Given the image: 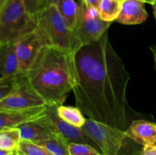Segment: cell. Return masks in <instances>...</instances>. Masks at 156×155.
<instances>
[{"mask_svg": "<svg viewBox=\"0 0 156 155\" xmlns=\"http://www.w3.org/2000/svg\"><path fill=\"white\" fill-rule=\"evenodd\" d=\"M74 62L76 105L88 119L126 132L133 121L147 118L128 102L131 76L114 50L108 30L97 42L82 46Z\"/></svg>", "mask_w": 156, "mask_h": 155, "instance_id": "cell-1", "label": "cell"}, {"mask_svg": "<svg viewBox=\"0 0 156 155\" xmlns=\"http://www.w3.org/2000/svg\"><path fill=\"white\" fill-rule=\"evenodd\" d=\"M75 53L48 46L25 73L27 83L47 104H63L76 84Z\"/></svg>", "mask_w": 156, "mask_h": 155, "instance_id": "cell-2", "label": "cell"}, {"mask_svg": "<svg viewBox=\"0 0 156 155\" xmlns=\"http://www.w3.org/2000/svg\"><path fill=\"white\" fill-rule=\"evenodd\" d=\"M106 155H142L143 146L133 139L126 132L117 128L86 119L82 127Z\"/></svg>", "mask_w": 156, "mask_h": 155, "instance_id": "cell-3", "label": "cell"}, {"mask_svg": "<svg viewBox=\"0 0 156 155\" xmlns=\"http://www.w3.org/2000/svg\"><path fill=\"white\" fill-rule=\"evenodd\" d=\"M38 28L43 32L50 46L68 53H76L82 47L74 30L56 6L47 5L37 16Z\"/></svg>", "mask_w": 156, "mask_h": 155, "instance_id": "cell-4", "label": "cell"}, {"mask_svg": "<svg viewBox=\"0 0 156 155\" xmlns=\"http://www.w3.org/2000/svg\"><path fill=\"white\" fill-rule=\"evenodd\" d=\"M37 28V18L26 11L22 0L0 2V45L17 42Z\"/></svg>", "mask_w": 156, "mask_h": 155, "instance_id": "cell-5", "label": "cell"}, {"mask_svg": "<svg viewBox=\"0 0 156 155\" xmlns=\"http://www.w3.org/2000/svg\"><path fill=\"white\" fill-rule=\"evenodd\" d=\"M79 10L73 28L82 46L98 41L105 32L109 30L111 22L101 18L98 10L90 8L82 0H79Z\"/></svg>", "mask_w": 156, "mask_h": 155, "instance_id": "cell-6", "label": "cell"}, {"mask_svg": "<svg viewBox=\"0 0 156 155\" xmlns=\"http://www.w3.org/2000/svg\"><path fill=\"white\" fill-rule=\"evenodd\" d=\"M57 106L58 105L47 104L45 114L35 122L51 133L63 138L69 144L79 143L88 144L101 151L98 144L84 132L82 128L69 124L58 115Z\"/></svg>", "mask_w": 156, "mask_h": 155, "instance_id": "cell-7", "label": "cell"}, {"mask_svg": "<svg viewBox=\"0 0 156 155\" xmlns=\"http://www.w3.org/2000/svg\"><path fill=\"white\" fill-rule=\"evenodd\" d=\"M15 45L20 70L21 73L25 74L36 62L44 49L50 46V43L45 35L37 28L18 40L15 42Z\"/></svg>", "mask_w": 156, "mask_h": 155, "instance_id": "cell-8", "label": "cell"}, {"mask_svg": "<svg viewBox=\"0 0 156 155\" xmlns=\"http://www.w3.org/2000/svg\"><path fill=\"white\" fill-rule=\"evenodd\" d=\"M47 103L27 83L25 74L15 91L0 100V110H15L46 106Z\"/></svg>", "mask_w": 156, "mask_h": 155, "instance_id": "cell-9", "label": "cell"}, {"mask_svg": "<svg viewBox=\"0 0 156 155\" xmlns=\"http://www.w3.org/2000/svg\"><path fill=\"white\" fill-rule=\"evenodd\" d=\"M47 105L39 107L15 110H0V130L18 128L25 123L34 122L45 114Z\"/></svg>", "mask_w": 156, "mask_h": 155, "instance_id": "cell-10", "label": "cell"}, {"mask_svg": "<svg viewBox=\"0 0 156 155\" xmlns=\"http://www.w3.org/2000/svg\"><path fill=\"white\" fill-rule=\"evenodd\" d=\"M141 0H122L120 12L116 22L125 25H136L145 22L149 17Z\"/></svg>", "mask_w": 156, "mask_h": 155, "instance_id": "cell-11", "label": "cell"}, {"mask_svg": "<svg viewBox=\"0 0 156 155\" xmlns=\"http://www.w3.org/2000/svg\"><path fill=\"white\" fill-rule=\"evenodd\" d=\"M23 73L20 70L15 43L0 45V79L10 78Z\"/></svg>", "mask_w": 156, "mask_h": 155, "instance_id": "cell-12", "label": "cell"}, {"mask_svg": "<svg viewBox=\"0 0 156 155\" xmlns=\"http://www.w3.org/2000/svg\"><path fill=\"white\" fill-rule=\"evenodd\" d=\"M126 132L143 146L156 144V123L147 119H139L133 121Z\"/></svg>", "mask_w": 156, "mask_h": 155, "instance_id": "cell-13", "label": "cell"}, {"mask_svg": "<svg viewBox=\"0 0 156 155\" xmlns=\"http://www.w3.org/2000/svg\"><path fill=\"white\" fill-rule=\"evenodd\" d=\"M18 128H19L21 131V139L34 143L47 139L55 135L35 121L25 123Z\"/></svg>", "mask_w": 156, "mask_h": 155, "instance_id": "cell-14", "label": "cell"}, {"mask_svg": "<svg viewBox=\"0 0 156 155\" xmlns=\"http://www.w3.org/2000/svg\"><path fill=\"white\" fill-rule=\"evenodd\" d=\"M47 5L56 6L70 27L74 28L79 10V4L75 0H47Z\"/></svg>", "mask_w": 156, "mask_h": 155, "instance_id": "cell-15", "label": "cell"}, {"mask_svg": "<svg viewBox=\"0 0 156 155\" xmlns=\"http://www.w3.org/2000/svg\"><path fill=\"white\" fill-rule=\"evenodd\" d=\"M57 113L64 121L78 128H82L86 122L84 113L77 106L60 105L57 106Z\"/></svg>", "mask_w": 156, "mask_h": 155, "instance_id": "cell-16", "label": "cell"}, {"mask_svg": "<svg viewBox=\"0 0 156 155\" xmlns=\"http://www.w3.org/2000/svg\"><path fill=\"white\" fill-rule=\"evenodd\" d=\"M21 141L19 128H8L0 130V149L16 151Z\"/></svg>", "mask_w": 156, "mask_h": 155, "instance_id": "cell-17", "label": "cell"}, {"mask_svg": "<svg viewBox=\"0 0 156 155\" xmlns=\"http://www.w3.org/2000/svg\"><path fill=\"white\" fill-rule=\"evenodd\" d=\"M122 0H102L98 9L99 15L103 21L112 23L118 18Z\"/></svg>", "mask_w": 156, "mask_h": 155, "instance_id": "cell-18", "label": "cell"}, {"mask_svg": "<svg viewBox=\"0 0 156 155\" xmlns=\"http://www.w3.org/2000/svg\"><path fill=\"white\" fill-rule=\"evenodd\" d=\"M36 144L46 147L54 155H70L69 143L58 135H53L47 139L38 141Z\"/></svg>", "mask_w": 156, "mask_h": 155, "instance_id": "cell-19", "label": "cell"}, {"mask_svg": "<svg viewBox=\"0 0 156 155\" xmlns=\"http://www.w3.org/2000/svg\"><path fill=\"white\" fill-rule=\"evenodd\" d=\"M18 150L25 155H54L46 147L32 142L21 139Z\"/></svg>", "mask_w": 156, "mask_h": 155, "instance_id": "cell-20", "label": "cell"}, {"mask_svg": "<svg viewBox=\"0 0 156 155\" xmlns=\"http://www.w3.org/2000/svg\"><path fill=\"white\" fill-rule=\"evenodd\" d=\"M70 155H106L92 146L85 144L71 143L69 144Z\"/></svg>", "mask_w": 156, "mask_h": 155, "instance_id": "cell-21", "label": "cell"}, {"mask_svg": "<svg viewBox=\"0 0 156 155\" xmlns=\"http://www.w3.org/2000/svg\"><path fill=\"white\" fill-rule=\"evenodd\" d=\"M26 11L37 18L40 12L47 5V0H22Z\"/></svg>", "mask_w": 156, "mask_h": 155, "instance_id": "cell-22", "label": "cell"}, {"mask_svg": "<svg viewBox=\"0 0 156 155\" xmlns=\"http://www.w3.org/2000/svg\"><path fill=\"white\" fill-rule=\"evenodd\" d=\"M142 155H156V144H146L143 146Z\"/></svg>", "mask_w": 156, "mask_h": 155, "instance_id": "cell-23", "label": "cell"}, {"mask_svg": "<svg viewBox=\"0 0 156 155\" xmlns=\"http://www.w3.org/2000/svg\"><path fill=\"white\" fill-rule=\"evenodd\" d=\"M82 1L85 3V5L88 7L94 8V9L98 10L99 6H100L102 0H82Z\"/></svg>", "mask_w": 156, "mask_h": 155, "instance_id": "cell-24", "label": "cell"}, {"mask_svg": "<svg viewBox=\"0 0 156 155\" xmlns=\"http://www.w3.org/2000/svg\"><path fill=\"white\" fill-rule=\"evenodd\" d=\"M150 50H151V51H152V55H153L154 62H155V68L156 70V44H155V45L151 46Z\"/></svg>", "mask_w": 156, "mask_h": 155, "instance_id": "cell-25", "label": "cell"}, {"mask_svg": "<svg viewBox=\"0 0 156 155\" xmlns=\"http://www.w3.org/2000/svg\"><path fill=\"white\" fill-rule=\"evenodd\" d=\"M13 151H9V150H2V149H0V155H9Z\"/></svg>", "mask_w": 156, "mask_h": 155, "instance_id": "cell-26", "label": "cell"}, {"mask_svg": "<svg viewBox=\"0 0 156 155\" xmlns=\"http://www.w3.org/2000/svg\"><path fill=\"white\" fill-rule=\"evenodd\" d=\"M141 1L144 2L145 3H148V4H150V5H153L155 3V2L156 0H141Z\"/></svg>", "mask_w": 156, "mask_h": 155, "instance_id": "cell-27", "label": "cell"}, {"mask_svg": "<svg viewBox=\"0 0 156 155\" xmlns=\"http://www.w3.org/2000/svg\"><path fill=\"white\" fill-rule=\"evenodd\" d=\"M152 9H153V14H154V17L155 18V21H156V1L155 2L153 5H152Z\"/></svg>", "mask_w": 156, "mask_h": 155, "instance_id": "cell-28", "label": "cell"}, {"mask_svg": "<svg viewBox=\"0 0 156 155\" xmlns=\"http://www.w3.org/2000/svg\"><path fill=\"white\" fill-rule=\"evenodd\" d=\"M9 155H18V150H16V151L12 152V153H11Z\"/></svg>", "mask_w": 156, "mask_h": 155, "instance_id": "cell-29", "label": "cell"}, {"mask_svg": "<svg viewBox=\"0 0 156 155\" xmlns=\"http://www.w3.org/2000/svg\"><path fill=\"white\" fill-rule=\"evenodd\" d=\"M18 155H25V154H24V153H21V151H19V150H18Z\"/></svg>", "mask_w": 156, "mask_h": 155, "instance_id": "cell-30", "label": "cell"}, {"mask_svg": "<svg viewBox=\"0 0 156 155\" xmlns=\"http://www.w3.org/2000/svg\"><path fill=\"white\" fill-rule=\"evenodd\" d=\"M3 1H4V0H0V2H2Z\"/></svg>", "mask_w": 156, "mask_h": 155, "instance_id": "cell-31", "label": "cell"}]
</instances>
